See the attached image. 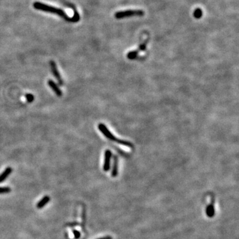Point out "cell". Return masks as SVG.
Masks as SVG:
<instances>
[{
    "label": "cell",
    "instance_id": "5",
    "mask_svg": "<svg viewBox=\"0 0 239 239\" xmlns=\"http://www.w3.org/2000/svg\"><path fill=\"white\" fill-rule=\"evenodd\" d=\"M112 158V152L110 149H106L105 152V160H104L103 170L105 171H108L110 167V159Z\"/></svg>",
    "mask_w": 239,
    "mask_h": 239
},
{
    "label": "cell",
    "instance_id": "12",
    "mask_svg": "<svg viewBox=\"0 0 239 239\" xmlns=\"http://www.w3.org/2000/svg\"><path fill=\"white\" fill-rule=\"evenodd\" d=\"M85 222H86V208L83 207V208H82V226L84 231Z\"/></svg>",
    "mask_w": 239,
    "mask_h": 239
},
{
    "label": "cell",
    "instance_id": "4",
    "mask_svg": "<svg viewBox=\"0 0 239 239\" xmlns=\"http://www.w3.org/2000/svg\"><path fill=\"white\" fill-rule=\"evenodd\" d=\"M49 64H50V67H51V70L52 74H53V75L55 76V78L57 79V81L58 82V83H59V84L60 86H63L64 84L63 80L62 77H61L59 70H58V69H57L56 63H55V61L51 60Z\"/></svg>",
    "mask_w": 239,
    "mask_h": 239
},
{
    "label": "cell",
    "instance_id": "13",
    "mask_svg": "<svg viewBox=\"0 0 239 239\" xmlns=\"http://www.w3.org/2000/svg\"><path fill=\"white\" fill-rule=\"evenodd\" d=\"M25 98L26 100L27 101V102L29 103H31L33 102V101L35 100V97H34V95L31 94V93H27L25 95Z\"/></svg>",
    "mask_w": 239,
    "mask_h": 239
},
{
    "label": "cell",
    "instance_id": "14",
    "mask_svg": "<svg viewBox=\"0 0 239 239\" xmlns=\"http://www.w3.org/2000/svg\"><path fill=\"white\" fill-rule=\"evenodd\" d=\"M72 231L73 235H74L75 239H79L80 238H81V232H80L78 231H77V230H76V229H72Z\"/></svg>",
    "mask_w": 239,
    "mask_h": 239
},
{
    "label": "cell",
    "instance_id": "18",
    "mask_svg": "<svg viewBox=\"0 0 239 239\" xmlns=\"http://www.w3.org/2000/svg\"><path fill=\"white\" fill-rule=\"evenodd\" d=\"M66 239H70L68 237V233H67V232H66Z\"/></svg>",
    "mask_w": 239,
    "mask_h": 239
},
{
    "label": "cell",
    "instance_id": "1",
    "mask_svg": "<svg viewBox=\"0 0 239 239\" xmlns=\"http://www.w3.org/2000/svg\"><path fill=\"white\" fill-rule=\"evenodd\" d=\"M98 128H99V130L100 131V132H102V134L104 135V136H105L106 137H107L108 139H109L110 140L112 141V142H117V143H120V144L130 147V148H133L134 147L133 144L131 143H130L129 142H127V141H125V140H119L117 138V137H116L114 135L110 132L108 128H107V127L104 124L100 123L99 125H98Z\"/></svg>",
    "mask_w": 239,
    "mask_h": 239
},
{
    "label": "cell",
    "instance_id": "3",
    "mask_svg": "<svg viewBox=\"0 0 239 239\" xmlns=\"http://www.w3.org/2000/svg\"><path fill=\"white\" fill-rule=\"evenodd\" d=\"M143 15H144V11L141 10H130L118 11L117 13H115L114 16L116 19H124V18L135 17V16L142 17Z\"/></svg>",
    "mask_w": 239,
    "mask_h": 239
},
{
    "label": "cell",
    "instance_id": "15",
    "mask_svg": "<svg viewBox=\"0 0 239 239\" xmlns=\"http://www.w3.org/2000/svg\"><path fill=\"white\" fill-rule=\"evenodd\" d=\"M66 226H78V225H80V224L78 223H68V224H66Z\"/></svg>",
    "mask_w": 239,
    "mask_h": 239
},
{
    "label": "cell",
    "instance_id": "7",
    "mask_svg": "<svg viewBox=\"0 0 239 239\" xmlns=\"http://www.w3.org/2000/svg\"><path fill=\"white\" fill-rule=\"evenodd\" d=\"M50 197L48 195H45L43 197L41 200H40L37 204V208L39 209H41L42 208H43L46 205H47L49 202L50 201Z\"/></svg>",
    "mask_w": 239,
    "mask_h": 239
},
{
    "label": "cell",
    "instance_id": "8",
    "mask_svg": "<svg viewBox=\"0 0 239 239\" xmlns=\"http://www.w3.org/2000/svg\"><path fill=\"white\" fill-rule=\"evenodd\" d=\"M12 173V168L8 167L5 168V170L0 174V183L4 182V181Z\"/></svg>",
    "mask_w": 239,
    "mask_h": 239
},
{
    "label": "cell",
    "instance_id": "16",
    "mask_svg": "<svg viewBox=\"0 0 239 239\" xmlns=\"http://www.w3.org/2000/svg\"><path fill=\"white\" fill-rule=\"evenodd\" d=\"M195 13H197V16H195V17H200V16L201 15V11L200 10H196Z\"/></svg>",
    "mask_w": 239,
    "mask_h": 239
},
{
    "label": "cell",
    "instance_id": "9",
    "mask_svg": "<svg viewBox=\"0 0 239 239\" xmlns=\"http://www.w3.org/2000/svg\"><path fill=\"white\" fill-rule=\"evenodd\" d=\"M118 157L115 156L111 175L113 177H115L118 176Z\"/></svg>",
    "mask_w": 239,
    "mask_h": 239
},
{
    "label": "cell",
    "instance_id": "17",
    "mask_svg": "<svg viewBox=\"0 0 239 239\" xmlns=\"http://www.w3.org/2000/svg\"><path fill=\"white\" fill-rule=\"evenodd\" d=\"M98 239H112V238L111 237H110V236H106V237L99 238H98Z\"/></svg>",
    "mask_w": 239,
    "mask_h": 239
},
{
    "label": "cell",
    "instance_id": "11",
    "mask_svg": "<svg viewBox=\"0 0 239 239\" xmlns=\"http://www.w3.org/2000/svg\"><path fill=\"white\" fill-rule=\"evenodd\" d=\"M11 191V189L9 187H0V194L9 193Z\"/></svg>",
    "mask_w": 239,
    "mask_h": 239
},
{
    "label": "cell",
    "instance_id": "2",
    "mask_svg": "<svg viewBox=\"0 0 239 239\" xmlns=\"http://www.w3.org/2000/svg\"><path fill=\"white\" fill-rule=\"evenodd\" d=\"M34 7L35 9H37V10H43L45 11H48V12H51V13H57V14H59L60 15L61 17H63V18H65V19L66 20H72V21H74L75 20L72 19H70L68 17V15H67L65 12L63 11H62L61 10H58V9H56L55 7H50V6H48V5H46L45 4H42L41 3H39V2H36L34 4Z\"/></svg>",
    "mask_w": 239,
    "mask_h": 239
},
{
    "label": "cell",
    "instance_id": "10",
    "mask_svg": "<svg viewBox=\"0 0 239 239\" xmlns=\"http://www.w3.org/2000/svg\"><path fill=\"white\" fill-rule=\"evenodd\" d=\"M214 213H215V211H214V205L212 203H211L208 205L206 208L207 215L209 217V218H211V217H213L214 216Z\"/></svg>",
    "mask_w": 239,
    "mask_h": 239
},
{
    "label": "cell",
    "instance_id": "6",
    "mask_svg": "<svg viewBox=\"0 0 239 239\" xmlns=\"http://www.w3.org/2000/svg\"><path fill=\"white\" fill-rule=\"evenodd\" d=\"M47 84L49 87L51 88V90L54 92L55 94H56L57 96H59V97L62 96V95H63L62 91H61L60 88H59V86H58V84L54 81H53L52 79L48 80Z\"/></svg>",
    "mask_w": 239,
    "mask_h": 239
},
{
    "label": "cell",
    "instance_id": "19",
    "mask_svg": "<svg viewBox=\"0 0 239 239\" xmlns=\"http://www.w3.org/2000/svg\"><path fill=\"white\" fill-rule=\"evenodd\" d=\"M83 239H86V238H85V237H84V238H83Z\"/></svg>",
    "mask_w": 239,
    "mask_h": 239
}]
</instances>
